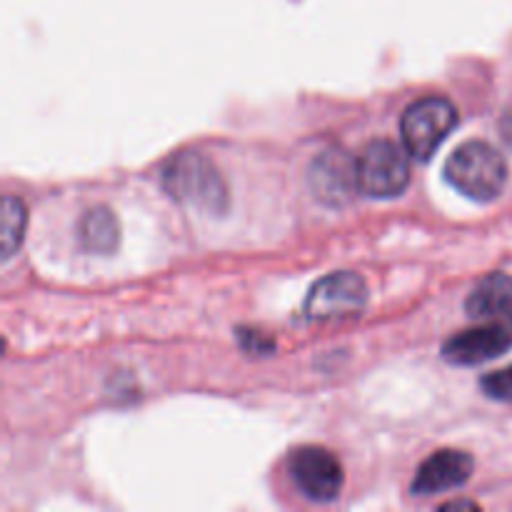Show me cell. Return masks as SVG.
I'll list each match as a JSON object with an SVG mask.
<instances>
[{
    "label": "cell",
    "instance_id": "obj_15",
    "mask_svg": "<svg viewBox=\"0 0 512 512\" xmlns=\"http://www.w3.org/2000/svg\"><path fill=\"white\" fill-rule=\"evenodd\" d=\"M443 508H445V510H450V508H475V503H465V500H455V503H445Z\"/></svg>",
    "mask_w": 512,
    "mask_h": 512
},
{
    "label": "cell",
    "instance_id": "obj_10",
    "mask_svg": "<svg viewBox=\"0 0 512 512\" xmlns=\"http://www.w3.org/2000/svg\"><path fill=\"white\" fill-rule=\"evenodd\" d=\"M470 318L488 320L500 315H512V278L505 273H493L475 285L465 300Z\"/></svg>",
    "mask_w": 512,
    "mask_h": 512
},
{
    "label": "cell",
    "instance_id": "obj_2",
    "mask_svg": "<svg viewBox=\"0 0 512 512\" xmlns=\"http://www.w3.org/2000/svg\"><path fill=\"white\" fill-rule=\"evenodd\" d=\"M445 180L465 198L490 203L505 190L508 163L503 153L485 140H468L445 160Z\"/></svg>",
    "mask_w": 512,
    "mask_h": 512
},
{
    "label": "cell",
    "instance_id": "obj_9",
    "mask_svg": "<svg viewBox=\"0 0 512 512\" xmlns=\"http://www.w3.org/2000/svg\"><path fill=\"white\" fill-rule=\"evenodd\" d=\"M473 468L475 460L468 453H463V450H438V453H433L420 465L410 490L415 495H435L460 488V485H465L470 480Z\"/></svg>",
    "mask_w": 512,
    "mask_h": 512
},
{
    "label": "cell",
    "instance_id": "obj_5",
    "mask_svg": "<svg viewBox=\"0 0 512 512\" xmlns=\"http://www.w3.org/2000/svg\"><path fill=\"white\" fill-rule=\"evenodd\" d=\"M288 473L295 488L313 503H333L345 483L340 460L320 445L295 448L288 458Z\"/></svg>",
    "mask_w": 512,
    "mask_h": 512
},
{
    "label": "cell",
    "instance_id": "obj_13",
    "mask_svg": "<svg viewBox=\"0 0 512 512\" xmlns=\"http://www.w3.org/2000/svg\"><path fill=\"white\" fill-rule=\"evenodd\" d=\"M480 388L488 398L500 400V403H512V365L510 368L495 370L480 380Z\"/></svg>",
    "mask_w": 512,
    "mask_h": 512
},
{
    "label": "cell",
    "instance_id": "obj_6",
    "mask_svg": "<svg viewBox=\"0 0 512 512\" xmlns=\"http://www.w3.org/2000/svg\"><path fill=\"white\" fill-rule=\"evenodd\" d=\"M308 183L315 198L328 208H345L360 193L358 160L350 158L343 148H328L310 163Z\"/></svg>",
    "mask_w": 512,
    "mask_h": 512
},
{
    "label": "cell",
    "instance_id": "obj_7",
    "mask_svg": "<svg viewBox=\"0 0 512 512\" xmlns=\"http://www.w3.org/2000/svg\"><path fill=\"white\" fill-rule=\"evenodd\" d=\"M368 285L358 273H330L310 288L305 315L310 320H338L363 313Z\"/></svg>",
    "mask_w": 512,
    "mask_h": 512
},
{
    "label": "cell",
    "instance_id": "obj_8",
    "mask_svg": "<svg viewBox=\"0 0 512 512\" xmlns=\"http://www.w3.org/2000/svg\"><path fill=\"white\" fill-rule=\"evenodd\" d=\"M512 348V333L503 325L463 330L443 345V358L453 365H483Z\"/></svg>",
    "mask_w": 512,
    "mask_h": 512
},
{
    "label": "cell",
    "instance_id": "obj_1",
    "mask_svg": "<svg viewBox=\"0 0 512 512\" xmlns=\"http://www.w3.org/2000/svg\"><path fill=\"white\" fill-rule=\"evenodd\" d=\"M165 193L183 205L205 210V213L220 215L230 205V190L225 183L218 165L205 153L185 150V153L173 155L163 165L160 173Z\"/></svg>",
    "mask_w": 512,
    "mask_h": 512
},
{
    "label": "cell",
    "instance_id": "obj_11",
    "mask_svg": "<svg viewBox=\"0 0 512 512\" xmlns=\"http://www.w3.org/2000/svg\"><path fill=\"white\" fill-rule=\"evenodd\" d=\"M118 240L120 230L113 210L98 205V208H90L83 215V220H80V243L88 253L110 255L118 248Z\"/></svg>",
    "mask_w": 512,
    "mask_h": 512
},
{
    "label": "cell",
    "instance_id": "obj_4",
    "mask_svg": "<svg viewBox=\"0 0 512 512\" xmlns=\"http://www.w3.org/2000/svg\"><path fill=\"white\" fill-rule=\"evenodd\" d=\"M405 145L393 140H370L358 155L360 193L368 198H398L410 185V160Z\"/></svg>",
    "mask_w": 512,
    "mask_h": 512
},
{
    "label": "cell",
    "instance_id": "obj_3",
    "mask_svg": "<svg viewBox=\"0 0 512 512\" xmlns=\"http://www.w3.org/2000/svg\"><path fill=\"white\" fill-rule=\"evenodd\" d=\"M458 125V110L448 98L428 95L415 100L400 118L403 145L415 160H430Z\"/></svg>",
    "mask_w": 512,
    "mask_h": 512
},
{
    "label": "cell",
    "instance_id": "obj_12",
    "mask_svg": "<svg viewBox=\"0 0 512 512\" xmlns=\"http://www.w3.org/2000/svg\"><path fill=\"white\" fill-rule=\"evenodd\" d=\"M3 235H0V253L3 260H10L23 245L25 228H28V208L15 195H5L3 200Z\"/></svg>",
    "mask_w": 512,
    "mask_h": 512
},
{
    "label": "cell",
    "instance_id": "obj_14",
    "mask_svg": "<svg viewBox=\"0 0 512 512\" xmlns=\"http://www.w3.org/2000/svg\"><path fill=\"white\" fill-rule=\"evenodd\" d=\"M238 343L253 355H265L275 348L273 340L265 338V335L258 333V330H238Z\"/></svg>",
    "mask_w": 512,
    "mask_h": 512
}]
</instances>
